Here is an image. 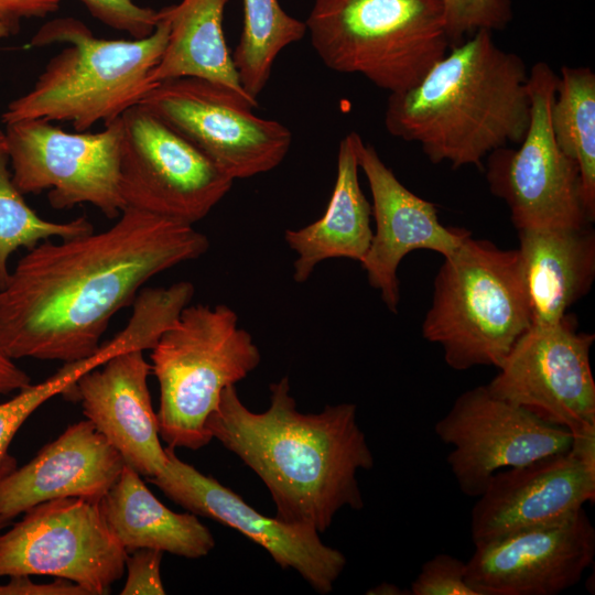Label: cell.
Segmentation results:
<instances>
[{
    "mask_svg": "<svg viewBox=\"0 0 595 595\" xmlns=\"http://www.w3.org/2000/svg\"><path fill=\"white\" fill-rule=\"evenodd\" d=\"M127 554L100 501L53 499L28 509L0 534V577L51 575L78 584L89 595H105L122 577Z\"/></svg>",
    "mask_w": 595,
    "mask_h": 595,
    "instance_id": "obj_12",
    "label": "cell"
},
{
    "mask_svg": "<svg viewBox=\"0 0 595 595\" xmlns=\"http://www.w3.org/2000/svg\"><path fill=\"white\" fill-rule=\"evenodd\" d=\"M529 72L493 32L478 30L450 48L415 86L390 94L385 126L421 145L434 164L484 166L493 151L519 144L528 131Z\"/></svg>",
    "mask_w": 595,
    "mask_h": 595,
    "instance_id": "obj_3",
    "label": "cell"
},
{
    "mask_svg": "<svg viewBox=\"0 0 595 595\" xmlns=\"http://www.w3.org/2000/svg\"><path fill=\"white\" fill-rule=\"evenodd\" d=\"M119 187L125 206L194 225L234 181L190 141L138 104L120 116Z\"/></svg>",
    "mask_w": 595,
    "mask_h": 595,
    "instance_id": "obj_11",
    "label": "cell"
},
{
    "mask_svg": "<svg viewBox=\"0 0 595 595\" xmlns=\"http://www.w3.org/2000/svg\"><path fill=\"white\" fill-rule=\"evenodd\" d=\"M595 556V528L582 509L551 526L475 548L466 580L478 595H556L576 585Z\"/></svg>",
    "mask_w": 595,
    "mask_h": 595,
    "instance_id": "obj_16",
    "label": "cell"
},
{
    "mask_svg": "<svg viewBox=\"0 0 595 595\" xmlns=\"http://www.w3.org/2000/svg\"><path fill=\"white\" fill-rule=\"evenodd\" d=\"M104 125L96 133L66 132L39 119L7 125L15 186L22 194L48 190L55 209L87 203L117 218L126 207L119 187L120 117Z\"/></svg>",
    "mask_w": 595,
    "mask_h": 595,
    "instance_id": "obj_13",
    "label": "cell"
},
{
    "mask_svg": "<svg viewBox=\"0 0 595 595\" xmlns=\"http://www.w3.org/2000/svg\"><path fill=\"white\" fill-rule=\"evenodd\" d=\"M477 498L470 516L475 548L575 516L595 499V464L570 447L497 472Z\"/></svg>",
    "mask_w": 595,
    "mask_h": 595,
    "instance_id": "obj_17",
    "label": "cell"
},
{
    "mask_svg": "<svg viewBox=\"0 0 595 595\" xmlns=\"http://www.w3.org/2000/svg\"><path fill=\"white\" fill-rule=\"evenodd\" d=\"M150 350L160 386V436L172 448L193 451L213 440L206 422L223 390L261 361L252 336L225 304H188Z\"/></svg>",
    "mask_w": 595,
    "mask_h": 595,
    "instance_id": "obj_7",
    "label": "cell"
},
{
    "mask_svg": "<svg viewBox=\"0 0 595 595\" xmlns=\"http://www.w3.org/2000/svg\"><path fill=\"white\" fill-rule=\"evenodd\" d=\"M412 595H478L466 580V562L440 553L424 562L411 583Z\"/></svg>",
    "mask_w": 595,
    "mask_h": 595,
    "instance_id": "obj_30",
    "label": "cell"
},
{
    "mask_svg": "<svg viewBox=\"0 0 595 595\" xmlns=\"http://www.w3.org/2000/svg\"><path fill=\"white\" fill-rule=\"evenodd\" d=\"M127 349L120 337L102 344L93 356L66 363L56 374L37 385L19 390L13 398L0 403V479L15 467V459L9 454V445L25 420L45 401L63 394L83 374L107 361L113 355Z\"/></svg>",
    "mask_w": 595,
    "mask_h": 595,
    "instance_id": "obj_28",
    "label": "cell"
},
{
    "mask_svg": "<svg viewBox=\"0 0 595 595\" xmlns=\"http://www.w3.org/2000/svg\"><path fill=\"white\" fill-rule=\"evenodd\" d=\"M558 75L536 63L528 77L530 125L518 149L499 148L486 158L490 192L508 206L517 230L580 228L591 225L580 170L553 138L550 110Z\"/></svg>",
    "mask_w": 595,
    "mask_h": 595,
    "instance_id": "obj_8",
    "label": "cell"
},
{
    "mask_svg": "<svg viewBox=\"0 0 595 595\" xmlns=\"http://www.w3.org/2000/svg\"><path fill=\"white\" fill-rule=\"evenodd\" d=\"M9 165L6 134L0 130V286L10 273L9 258L19 248L29 250L54 237L62 239L94 231L85 216L62 223L40 217L15 186Z\"/></svg>",
    "mask_w": 595,
    "mask_h": 595,
    "instance_id": "obj_27",
    "label": "cell"
},
{
    "mask_svg": "<svg viewBox=\"0 0 595 595\" xmlns=\"http://www.w3.org/2000/svg\"><path fill=\"white\" fill-rule=\"evenodd\" d=\"M594 340L567 313L554 323L531 324L486 386L494 396L566 429L572 442H595Z\"/></svg>",
    "mask_w": 595,
    "mask_h": 595,
    "instance_id": "obj_10",
    "label": "cell"
},
{
    "mask_svg": "<svg viewBox=\"0 0 595 595\" xmlns=\"http://www.w3.org/2000/svg\"><path fill=\"white\" fill-rule=\"evenodd\" d=\"M356 154L371 192L376 229L360 263L368 283L380 292L392 313L398 312V268L413 250L426 249L443 257L454 252L470 232L444 226L433 203L408 190L379 156L376 149L356 134Z\"/></svg>",
    "mask_w": 595,
    "mask_h": 595,
    "instance_id": "obj_18",
    "label": "cell"
},
{
    "mask_svg": "<svg viewBox=\"0 0 595 595\" xmlns=\"http://www.w3.org/2000/svg\"><path fill=\"white\" fill-rule=\"evenodd\" d=\"M368 594H410V592H404L400 589L398 586L390 584V583H382L381 585L377 586L376 588H372L368 592Z\"/></svg>",
    "mask_w": 595,
    "mask_h": 595,
    "instance_id": "obj_36",
    "label": "cell"
},
{
    "mask_svg": "<svg viewBox=\"0 0 595 595\" xmlns=\"http://www.w3.org/2000/svg\"><path fill=\"white\" fill-rule=\"evenodd\" d=\"M452 46L476 31L504 30L512 20L511 0H443Z\"/></svg>",
    "mask_w": 595,
    "mask_h": 595,
    "instance_id": "obj_29",
    "label": "cell"
},
{
    "mask_svg": "<svg viewBox=\"0 0 595 595\" xmlns=\"http://www.w3.org/2000/svg\"><path fill=\"white\" fill-rule=\"evenodd\" d=\"M62 0H0V22L11 32L19 29L21 19L44 18L58 10Z\"/></svg>",
    "mask_w": 595,
    "mask_h": 595,
    "instance_id": "obj_34",
    "label": "cell"
},
{
    "mask_svg": "<svg viewBox=\"0 0 595 595\" xmlns=\"http://www.w3.org/2000/svg\"><path fill=\"white\" fill-rule=\"evenodd\" d=\"M158 17L149 36L132 40L96 37L74 18H58L42 25L31 39V46H68L48 61L31 90L8 105L2 121H67L77 132H84L99 121L119 118L155 85L151 75L170 31L167 21Z\"/></svg>",
    "mask_w": 595,
    "mask_h": 595,
    "instance_id": "obj_4",
    "label": "cell"
},
{
    "mask_svg": "<svg viewBox=\"0 0 595 595\" xmlns=\"http://www.w3.org/2000/svg\"><path fill=\"white\" fill-rule=\"evenodd\" d=\"M127 463L88 421L69 425L25 465L0 479V520L44 501L83 498L101 501Z\"/></svg>",
    "mask_w": 595,
    "mask_h": 595,
    "instance_id": "obj_20",
    "label": "cell"
},
{
    "mask_svg": "<svg viewBox=\"0 0 595 595\" xmlns=\"http://www.w3.org/2000/svg\"><path fill=\"white\" fill-rule=\"evenodd\" d=\"M11 33V30L6 24L0 22V39L6 37Z\"/></svg>",
    "mask_w": 595,
    "mask_h": 595,
    "instance_id": "obj_37",
    "label": "cell"
},
{
    "mask_svg": "<svg viewBox=\"0 0 595 595\" xmlns=\"http://www.w3.org/2000/svg\"><path fill=\"white\" fill-rule=\"evenodd\" d=\"M305 25L326 67L390 94L415 86L452 47L443 0H315Z\"/></svg>",
    "mask_w": 595,
    "mask_h": 595,
    "instance_id": "obj_6",
    "label": "cell"
},
{
    "mask_svg": "<svg viewBox=\"0 0 595 595\" xmlns=\"http://www.w3.org/2000/svg\"><path fill=\"white\" fill-rule=\"evenodd\" d=\"M100 506L109 528L128 554L138 549H155L198 559L215 547L212 532L196 515L169 509L128 464Z\"/></svg>",
    "mask_w": 595,
    "mask_h": 595,
    "instance_id": "obj_23",
    "label": "cell"
},
{
    "mask_svg": "<svg viewBox=\"0 0 595 595\" xmlns=\"http://www.w3.org/2000/svg\"><path fill=\"white\" fill-rule=\"evenodd\" d=\"M306 33L278 0H244V28L232 61L244 90L253 99L268 83L274 60Z\"/></svg>",
    "mask_w": 595,
    "mask_h": 595,
    "instance_id": "obj_26",
    "label": "cell"
},
{
    "mask_svg": "<svg viewBox=\"0 0 595 595\" xmlns=\"http://www.w3.org/2000/svg\"><path fill=\"white\" fill-rule=\"evenodd\" d=\"M356 132L345 136L338 147L336 181L324 215L299 229H288L284 239L296 255L293 279L309 280L324 260L347 258L363 262L374 230L372 209L358 180Z\"/></svg>",
    "mask_w": 595,
    "mask_h": 595,
    "instance_id": "obj_22",
    "label": "cell"
},
{
    "mask_svg": "<svg viewBox=\"0 0 595 595\" xmlns=\"http://www.w3.org/2000/svg\"><path fill=\"white\" fill-rule=\"evenodd\" d=\"M550 122L559 149L576 162L585 208L595 219V74L589 67L562 66Z\"/></svg>",
    "mask_w": 595,
    "mask_h": 595,
    "instance_id": "obj_25",
    "label": "cell"
},
{
    "mask_svg": "<svg viewBox=\"0 0 595 595\" xmlns=\"http://www.w3.org/2000/svg\"><path fill=\"white\" fill-rule=\"evenodd\" d=\"M229 0H182L167 6L159 15L169 23V37L153 84L196 77L209 80L251 98L242 88L223 33V15Z\"/></svg>",
    "mask_w": 595,
    "mask_h": 595,
    "instance_id": "obj_24",
    "label": "cell"
},
{
    "mask_svg": "<svg viewBox=\"0 0 595 595\" xmlns=\"http://www.w3.org/2000/svg\"><path fill=\"white\" fill-rule=\"evenodd\" d=\"M461 491L478 497L497 472L570 450L573 436L533 412L494 396L487 386L459 394L434 426Z\"/></svg>",
    "mask_w": 595,
    "mask_h": 595,
    "instance_id": "obj_14",
    "label": "cell"
},
{
    "mask_svg": "<svg viewBox=\"0 0 595 595\" xmlns=\"http://www.w3.org/2000/svg\"><path fill=\"white\" fill-rule=\"evenodd\" d=\"M30 385H32L30 376L8 355L0 334V394L19 391Z\"/></svg>",
    "mask_w": 595,
    "mask_h": 595,
    "instance_id": "obj_35",
    "label": "cell"
},
{
    "mask_svg": "<svg viewBox=\"0 0 595 595\" xmlns=\"http://www.w3.org/2000/svg\"><path fill=\"white\" fill-rule=\"evenodd\" d=\"M163 551L155 549H138L127 554V580L121 595L165 594L161 578V561Z\"/></svg>",
    "mask_w": 595,
    "mask_h": 595,
    "instance_id": "obj_32",
    "label": "cell"
},
{
    "mask_svg": "<svg viewBox=\"0 0 595 595\" xmlns=\"http://www.w3.org/2000/svg\"><path fill=\"white\" fill-rule=\"evenodd\" d=\"M166 447L164 468L149 480L187 511L241 532L262 547L283 569H293L318 593L333 591L345 555L324 544L315 529L267 517L215 478L181 461Z\"/></svg>",
    "mask_w": 595,
    "mask_h": 595,
    "instance_id": "obj_15",
    "label": "cell"
},
{
    "mask_svg": "<svg viewBox=\"0 0 595 595\" xmlns=\"http://www.w3.org/2000/svg\"><path fill=\"white\" fill-rule=\"evenodd\" d=\"M354 403L302 413L288 377L270 385V405L250 411L236 386L221 392L206 430L236 454L267 486L282 521L325 531L343 507L364 506L356 478L374 456Z\"/></svg>",
    "mask_w": 595,
    "mask_h": 595,
    "instance_id": "obj_2",
    "label": "cell"
},
{
    "mask_svg": "<svg viewBox=\"0 0 595 595\" xmlns=\"http://www.w3.org/2000/svg\"><path fill=\"white\" fill-rule=\"evenodd\" d=\"M6 526H7V524H6L3 521L0 520V530H1L3 527H6Z\"/></svg>",
    "mask_w": 595,
    "mask_h": 595,
    "instance_id": "obj_38",
    "label": "cell"
},
{
    "mask_svg": "<svg viewBox=\"0 0 595 595\" xmlns=\"http://www.w3.org/2000/svg\"><path fill=\"white\" fill-rule=\"evenodd\" d=\"M443 258L422 336L454 370L498 368L532 324L518 250L469 235Z\"/></svg>",
    "mask_w": 595,
    "mask_h": 595,
    "instance_id": "obj_5",
    "label": "cell"
},
{
    "mask_svg": "<svg viewBox=\"0 0 595 595\" xmlns=\"http://www.w3.org/2000/svg\"><path fill=\"white\" fill-rule=\"evenodd\" d=\"M140 105L190 141L232 181L273 170L292 143V133L285 126L252 112L258 102L202 78L160 82Z\"/></svg>",
    "mask_w": 595,
    "mask_h": 595,
    "instance_id": "obj_9",
    "label": "cell"
},
{
    "mask_svg": "<svg viewBox=\"0 0 595 595\" xmlns=\"http://www.w3.org/2000/svg\"><path fill=\"white\" fill-rule=\"evenodd\" d=\"M9 581L0 584V595H89L78 584L56 577L51 583H35L30 575L8 576Z\"/></svg>",
    "mask_w": 595,
    "mask_h": 595,
    "instance_id": "obj_33",
    "label": "cell"
},
{
    "mask_svg": "<svg viewBox=\"0 0 595 595\" xmlns=\"http://www.w3.org/2000/svg\"><path fill=\"white\" fill-rule=\"evenodd\" d=\"M90 14L106 25L129 33L132 39L149 36L159 21L158 11L133 0H80Z\"/></svg>",
    "mask_w": 595,
    "mask_h": 595,
    "instance_id": "obj_31",
    "label": "cell"
},
{
    "mask_svg": "<svg viewBox=\"0 0 595 595\" xmlns=\"http://www.w3.org/2000/svg\"><path fill=\"white\" fill-rule=\"evenodd\" d=\"M517 231L532 324L554 323L591 291L595 234L591 225Z\"/></svg>",
    "mask_w": 595,
    "mask_h": 595,
    "instance_id": "obj_21",
    "label": "cell"
},
{
    "mask_svg": "<svg viewBox=\"0 0 595 595\" xmlns=\"http://www.w3.org/2000/svg\"><path fill=\"white\" fill-rule=\"evenodd\" d=\"M142 349H129L83 374L63 394L80 402L86 419L141 476L152 478L167 455L160 442Z\"/></svg>",
    "mask_w": 595,
    "mask_h": 595,
    "instance_id": "obj_19",
    "label": "cell"
},
{
    "mask_svg": "<svg viewBox=\"0 0 595 595\" xmlns=\"http://www.w3.org/2000/svg\"><path fill=\"white\" fill-rule=\"evenodd\" d=\"M99 232L29 249L0 286V334L15 359L74 363L100 348L112 316L154 275L203 256L193 225L125 207Z\"/></svg>",
    "mask_w": 595,
    "mask_h": 595,
    "instance_id": "obj_1",
    "label": "cell"
}]
</instances>
